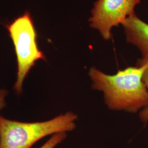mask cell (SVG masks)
Segmentation results:
<instances>
[{
	"label": "cell",
	"mask_w": 148,
	"mask_h": 148,
	"mask_svg": "<svg viewBox=\"0 0 148 148\" xmlns=\"http://www.w3.org/2000/svg\"><path fill=\"white\" fill-rule=\"evenodd\" d=\"M8 95V91L4 89L0 90V111L5 106V97Z\"/></svg>",
	"instance_id": "cell-8"
},
{
	"label": "cell",
	"mask_w": 148,
	"mask_h": 148,
	"mask_svg": "<svg viewBox=\"0 0 148 148\" xmlns=\"http://www.w3.org/2000/svg\"><path fill=\"white\" fill-rule=\"evenodd\" d=\"M126 36L127 42L137 47L142 55L137 65L148 62V24L141 21L133 13L122 24Z\"/></svg>",
	"instance_id": "cell-5"
},
{
	"label": "cell",
	"mask_w": 148,
	"mask_h": 148,
	"mask_svg": "<svg viewBox=\"0 0 148 148\" xmlns=\"http://www.w3.org/2000/svg\"><path fill=\"white\" fill-rule=\"evenodd\" d=\"M139 3L140 0H98L92 11L90 25L109 40L112 36V27L122 24L134 13V8Z\"/></svg>",
	"instance_id": "cell-4"
},
{
	"label": "cell",
	"mask_w": 148,
	"mask_h": 148,
	"mask_svg": "<svg viewBox=\"0 0 148 148\" xmlns=\"http://www.w3.org/2000/svg\"><path fill=\"white\" fill-rule=\"evenodd\" d=\"M77 116L68 111L46 121L23 122L0 115V148H32L51 134L67 132L76 128Z\"/></svg>",
	"instance_id": "cell-2"
},
{
	"label": "cell",
	"mask_w": 148,
	"mask_h": 148,
	"mask_svg": "<svg viewBox=\"0 0 148 148\" xmlns=\"http://www.w3.org/2000/svg\"><path fill=\"white\" fill-rule=\"evenodd\" d=\"M148 65L147 62L128 67L112 75L92 68L89 76L92 88L103 93L106 104L110 109L137 112L148 104V91L142 79Z\"/></svg>",
	"instance_id": "cell-1"
},
{
	"label": "cell",
	"mask_w": 148,
	"mask_h": 148,
	"mask_svg": "<svg viewBox=\"0 0 148 148\" xmlns=\"http://www.w3.org/2000/svg\"><path fill=\"white\" fill-rule=\"evenodd\" d=\"M143 82L145 86L148 93V65L147 68L143 73L142 77ZM140 119L143 123H147L148 121V104L146 107L144 108L139 113Z\"/></svg>",
	"instance_id": "cell-7"
},
{
	"label": "cell",
	"mask_w": 148,
	"mask_h": 148,
	"mask_svg": "<svg viewBox=\"0 0 148 148\" xmlns=\"http://www.w3.org/2000/svg\"><path fill=\"white\" fill-rule=\"evenodd\" d=\"M67 137L66 132L56 133L52 135L47 141L40 148H54L62 143Z\"/></svg>",
	"instance_id": "cell-6"
},
{
	"label": "cell",
	"mask_w": 148,
	"mask_h": 148,
	"mask_svg": "<svg viewBox=\"0 0 148 148\" xmlns=\"http://www.w3.org/2000/svg\"><path fill=\"white\" fill-rule=\"evenodd\" d=\"M14 44L17 60L16 79L13 87L18 95L23 92V82L32 68L40 59H45L36 41V32L30 14L25 12L8 27Z\"/></svg>",
	"instance_id": "cell-3"
}]
</instances>
